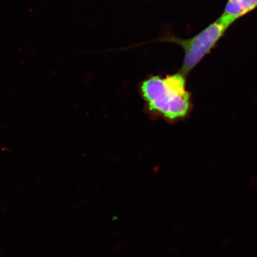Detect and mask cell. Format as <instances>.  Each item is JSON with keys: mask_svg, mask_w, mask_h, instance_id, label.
Returning <instances> with one entry per match:
<instances>
[{"mask_svg": "<svg viewBox=\"0 0 257 257\" xmlns=\"http://www.w3.org/2000/svg\"><path fill=\"white\" fill-rule=\"evenodd\" d=\"M182 72L165 77L150 75L140 84V92L148 114L169 123L177 122L192 110V95Z\"/></svg>", "mask_w": 257, "mask_h": 257, "instance_id": "obj_1", "label": "cell"}, {"mask_svg": "<svg viewBox=\"0 0 257 257\" xmlns=\"http://www.w3.org/2000/svg\"><path fill=\"white\" fill-rule=\"evenodd\" d=\"M230 28L231 26L218 18L197 35L187 39L176 36L166 28L165 32L155 40L141 42L133 46L120 49L119 50H128L155 42H167L178 45L184 51L183 62L179 72L187 77L206 56L210 54Z\"/></svg>", "mask_w": 257, "mask_h": 257, "instance_id": "obj_2", "label": "cell"}, {"mask_svg": "<svg viewBox=\"0 0 257 257\" xmlns=\"http://www.w3.org/2000/svg\"><path fill=\"white\" fill-rule=\"evenodd\" d=\"M257 9V0H226L219 18L229 26Z\"/></svg>", "mask_w": 257, "mask_h": 257, "instance_id": "obj_3", "label": "cell"}]
</instances>
